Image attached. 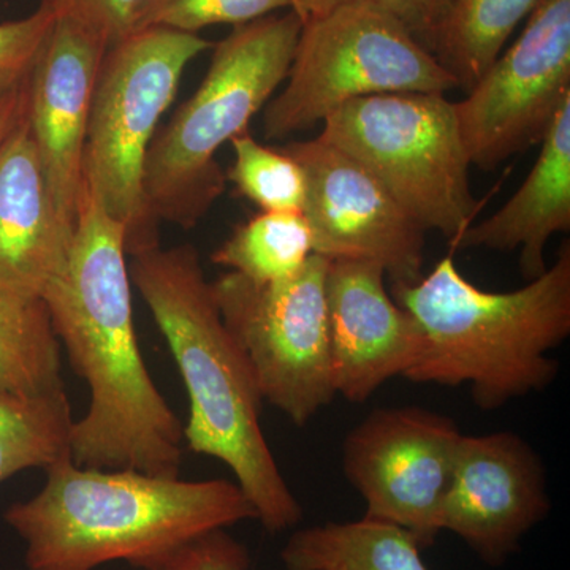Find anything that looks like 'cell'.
Returning <instances> with one entry per match:
<instances>
[{
	"label": "cell",
	"instance_id": "obj_1",
	"mask_svg": "<svg viewBox=\"0 0 570 570\" xmlns=\"http://www.w3.org/2000/svg\"><path fill=\"white\" fill-rule=\"evenodd\" d=\"M43 302L91 396L71 430V460L82 468L178 478L184 425L138 346L126 230L85 184L69 261Z\"/></svg>",
	"mask_w": 570,
	"mask_h": 570
},
{
	"label": "cell",
	"instance_id": "obj_2",
	"mask_svg": "<svg viewBox=\"0 0 570 570\" xmlns=\"http://www.w3.org/2000/svg\"><path fill=\"white\" fill-rule=\"evenodd\" d=\"M130 281L159 326L189 396L184 444L223 461L266 531L303 520L262 430L264 397L245 354L225 326L193 246L135 254Z\"/></svg>",
	"mask_w": 570,
	"mask_h": 570
},
{
	"label": "cell",
	"instance_id": "obj_3",
	"mask_svg": "<svg viewBox=\"0 0 570 570\" xmlns=\"http://www.w3.org/2000/svg\"><path fill=\"white\" fill-rule=\"evenodd\" d=\"M36 497L3 520L24 542L28 570H96L124 561L145 569L205 532L257 520L238 483L183 480L130 469H45Z\"/></svg>",
	"mask_w": 570,
	"mask_h": 570
},
{
	"label": "cell",
	"instance_id": "obj_4",
	"mask_svg": "<svg viewBox=\"0 0 570 570\" xmlns=\"http://www.w3.org/2000/svg\"><path fill=\"white\" fill-rule=\"evenodd\" d=\"M393 298L414 316L425 347L406 379L469 385L483 411L543 392L560 363L549 352L570 335V246L543 275L512 292L482 291L445 255L414 284H393Z\"/></svg>",
	"mask_w": 570,
	"mask_h": 570
},
{
	"label": "cell",
	"instance_id": "obj_5",
	"mask_svg": "<svg viewBox=\"0 0 570 570\" xmlns=\"http://www.w3.org/2000/svg\"><path fill=\"white\" fill-rule=\"evenodd\" d=\"M303 21L295 11L236 26L214 47L197 91L154 135L142 190L154 219L190 230L224 194L227 178L216 156L249 132L294 61Z\"/></svg>",
	"mask_w": 570,
	"mask_h": 570
},
{
	"label": "cell",
	"instance_id": "obj_6",
	"mask_svg": "<svg viewBox=\"0 0 570 570\" xmlns=\"http://www.w3.org/2000/svg\"><path fill=\"white\" fill-rule=\"evenodd\" d=\"M212 47L198 33L146 28L116 41L105 55L89 115L82 184L122 225L127 257L160 246V223L142 190L146 154L184 70Z\"/></svg>",
	"mask_w": 570,
	"mask_h": 570
},
{
	"label": "cell",
	"instance_id": "obj_7",
	"mask_svg": "<svg viewBox=\"0 0 570 570\" xmlns=\"http://www.w3.org/2000/svg\"><path fill=\"white\" fill-rule=\"evenodd\" d=\"M354 157L423 228L455 250L480 204L469 186V157L445 94H382L332 112L318 135Z\"/></svg>",
	"mask_w": 570,
	"mask_h": 570
},
{
	"label": "cell",
	"instance_id": "obj_8",
	"mask_svg": "<svg viewBox=\"0 0 570 570\" xmlns=\"http://www.w3.org/2000/svg\"><path fill=\"white\" fill-rule=\"evenodd\" d=\"M284 82L265 107V135L275 140L324 124L365 97L459 89L433 52L373 0L303 22Z\"/></svg>",
	"mask_w": 570,
	"mask_h": 570
},
{
	"label": "cell",
	"instance_id": "obj_9",
	"mask_svg": "<svg viewBox=\"0 0 570 570\" xmlns=\"http://www.w3.org/2000/svg\"><path fill=\"white\" fill-rule=\"evenodd\" d=\"M328 258L311 255L291 279L254 284L236 273L212 283L225 326L264 401L305 426L336 396L330 354Z\"/></svg>",
	"mask_w": 570,
	"mask_h": 570
},
{
	"label": "cell",
	"instance_id": "obj_10",
	"mask_svg": "<svg viewBox=\"0 0 570 570\" xmlns=\"http://www.w3.org/2000/svg\"><path fill=\"white\" fill-rule=\"evenodd\" d=\"M570 100V0H540L519 39L453 102L469 163L493 170L540 145Z\"/></svg>",
	"mask_w": 570,
	"mask_h": 570
},
{
	"label": "cell",
	"instance_id": "obj_11",
	"mask_svg": "<svg viewBox=\"0 0 570 570\" xmlns=\"http://www.w3.org/2000/svg\"><path fill=\"white\" fill-rule=\"evenodd\" d=\"M448 415L415 406L381 407L347 434L344 474L370 519L389 521L434 546L461 441Z\"/></svg>",
	"mask_w": 570,
	"mask_h": 570
},
{
	"label": "cell",
	"instance_id": "obj_12",
	"mask_svg": "<svg viewBox=\"0 0 570 570\" xmlns=\"http://www.w3.org/2000/svg\"><path fill=\"white\" fill-rule=\"evenodd\" d=\"M284 151L306 175V217L314 254L328 261L373 262L393 284L422 279L425 230L354 157L321 137Z\"/></svg>",
	"mask_w": 570,
	"mask_h": 570
},
{
	"label": "cell",
	"instance_id": "obj_13",
	"mask_svg": "<svg viewBox=\"0 0 570 570\" xmlns=\"http://www.w3.org/2000/svg\"><path fill=\"white\" fill-rule=\"evenodd\" d=\"M551 510L546 468L512 431L461 436L441 531L459 535L490 566H501Z\"/></svg>",
	"mask_w": 570,
	"mask_h": 570
},
{
	"label": "cell",
	"instance_id": "obj_14",
	"mask_svg": "<svg viewBox=\"0 0 570 570\" xmlns=\"http://www.w3.org/2000/svg\"><path fill=\"white\" fill-rule=\"evenodd\" d=\"M108 48L85 26L56 18L28 78L26 119L56 212L73 230L94 89Z\"/></svg>",
	"mask_w": 570,
	"mask_h": 570
},
{
	"label": "cell",
	"instance_id": "obj_15",
	"mask_svg": "<svg viewBox=\"0 0 570 570\" xmlns=\"http://www.w3.org/2000/svg\"><path fill=\"white\" fill-rule=\"evenodd\" d=\"M373 262L330 261V354L336 396L365 403L385 382L406 376L425 347L419 322L385 287Z\"/></svg>",
	"mask_w": 570,
	"mask_h": 570
},
{
	"label": "cell",
	"instance_id": "obj_16",
	"mask_svg": "<svg viewBox=\"0 0 570 570\" xmlns=\"http://www.w3.org/2000/svg\"><path fill=\"white\" fill-rule=\"evenodd\" d=\"M73 235L52 204L24 108L0 145V294L43 299Z\"/></svg>",
	"mask_w": 570,
	"mask_h": 570
},
{
	"label": "cell",
	"instance_id": "obj_17",
	"mask_svg": "<svg viewBox=\"0 0 570 570\" xmlns=\"http://www.w3.org/2000/svg\"><path fill=\"white\" fill-rule=\"evenodd\" d=\"M570 230V100L562 105L540 141L534 167L512 198L485 220L472 224L456 249L520 250L521 273L535 279L549 268L551 236Z\"/></svg>",
	"mask_w": 570,
	"mask_h": 570
},
{
	"label": "cell",
	"instance_id": "obj_18",
	"mask_svg": "<svg viewBox=\"0 0 570 570\" xmlns=\"http://www.w3.org/2000/svg\"><path fill=\"white\" fill-rule=\"evenodd\" d=\"M404 528L370 517L295 531L281 550L287 570H428Z\"/></svg>",
	"mask_w": 570,
	"mask_h": 570
},
{
	"label": "cell",
	"instance_id": "obj_19",
	"mask_svg": "<svg viewBox=\"0 0 570 570\" xmlns=\"http://www.w3.org/2000/svg\"><path fill=\"white\" fill-rule=\"evenodd\" d=\"M540 0H445L425 47L468 92Z\"/></svg>",
	"mask_w": 570,
	"mask_h": 570
},
{
	"label": "cell",
	"instance_id": "obj_20",
	"mask_svg": "<svg viewBox=\"0 0 570 570\" xmlns=\"http://www.w3.org/2000/svg\"><path fill=\"white\" fill-rule=\"evenodd\" d=\"M61 343L43 299L0 294V392H61Z\"/></svg>",
	"mask_w": 570,
	"mask_h": 570
},
{
	"label": "cell",
	"instance_id": "obj_21",
	"mask_svg": "<svg viewBox=\"0 0 570 570\" xmlns=\"http://www.w3.org/2000/svg\"><path fill=\"white\" fill-rule=\"evenodd\" d=\"M73 423L66 390L47 395L0 392V483L69 459Z\"/></svg>",
	"mask_w": 570,
	"mask_h": 570
},
{
	"label": "cell",
	"instance_id": "obj_22",
	"mask_svg": "<svg viewBox=\"0 0 570 570\" xmlns=\"http://www.w3.org/2000/svg\"><path fill=\"white\" fill-rule=\"evenodd\" d=\"M313 254V230L303 213H262L238 225L212 261L250 283L275 284L295 276Z\"/></svg>",
	"mask_w": 570,
	"mask_h": 570
},
{
	"label": "cell",
	"instance_id": "obj_23",
	"mask_svg": "<svg viewBox=\"0 0 570 570\" xmlns=\"http://www.w3.org/2000/svg\"><path fill=\"white\" fill-rule=\"evenodd\" d=\"M230 146L235 159L225 178L239 195L262 213H303L306 175L291 154L262 145L250 132L238 135Z\"/></svg>",
	"mask_w": 570,
	"mask_h": 570
},
{
	"label": "cell",
	"instance_id": "obj_24",
	"mask_svg": "<svg viewBox=\"0 0 570 570\" xmlns=\"http://www.w3.org/2000/svg\"><path fill=\"white\" fill-rule=\"evenodd\" d=\"M277 10H292L291 0H145L134 31L164 28L198 33L212 26L247 24Z\"/></svg>",
	"mask_w": 570,
	"mask_h": 570
},
{
	"label": "cell",
	"instance_id": "obj_25",
	"mask_svg": "<svg viewBox=\"0 0 570 570\" xmlns=\"http://www.w3.org/2000/svg\"><path fill=\"white\" fill-rule=\"evenodd\" d=\"M55 21L40 6L29 17L0 24V99L28 80Z\"/></svg>",
	"mask_w": 570,
	"mask_h": 570
},
{
	"label": "cell",
	"instance_id": "obj_26",
	"mask_svg": "<svg viewBox=\"0 0 570 570\" xmlns=\"http://www.w3.org/2000/svg\"><path fill=\"white\" fill-rule=\"evenodd\" d=\"M250 554L245 543L214 530L198 535L141 570H249Z\"/></svg>",
	"mask_w": 570,
	"mask_h": 570
},
{
	"label": "cell",
	"instance_id": "obj_27",
	"mask_svg": "<svg viewBox=\"0 0 570 570\" xmlns=\"http://www.w3.org/2000/svg\"><path fill=\"white\" fill-rule=\"evenodd\" d=\"M145 0H40L56 18L85 26L107 41L108 47L134 31Z\"/></svg>",
	"mask_w": 570,
	"mask_h": 570
},
{
	"label": "cell",
	"instance_id": "obj_28",
	"mask_svg": "<svg viewBox=\"0 0 570 570\" xmlns=\"http://www.w3.org/2000/svg\"><path fill=\"white\" fill-rule=\"evenodd\" d=\"M425 45L445 0H373Z\"/></svg>",
	"mask_w": 570,
	"mask_h": 570
},
{
	"label": "cell",
	"instance_id": "obj_29",
	"mask_svg": "<svg viewBox=\"0 0 570 570\" xmlns=\"http://www.w3.org/2000/svg\"><path fill=\"white\" fill-rule=\"evenodd\" d=\"M26 99H28V80L0 99V145L24 112Z\"/></svg>",
	"mask_w": 570,
	"mask_h": 570
},
{
	"label": "cell",
	"instance_id": "obj_30",
	"mask_svg": "<svg viewBox=\"0 0 570 570\" xmlns=\"http://www.w3.org/2000/svg\"><path fill=\"white\" fill-rule=\"evenodd\" d=\"M291 2L292 11L298 14L299 20L306 22L325 17V14L332 13V11L346 6V3L354 2V0H291Z\"/></svg>",
	"mask_w": 570,
	"mask_h": 570
}]
</instances>
